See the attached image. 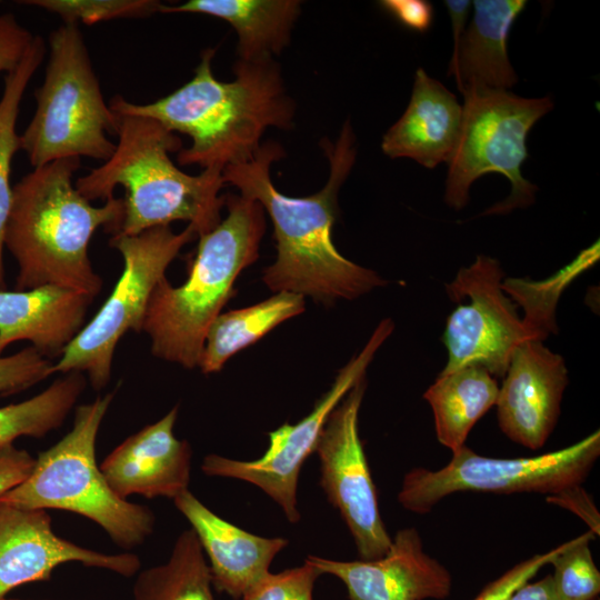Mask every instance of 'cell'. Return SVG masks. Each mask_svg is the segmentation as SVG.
Masks as SVG:
<instances>
[{"label":"cell","mask_w":600,"mask_h":600,"mask_svg":"<svg viewBox=\"0 0 600 600\" xmlns=\"http://www.w3.org/2000/svg\"><path fill=\"white\" fill-rule=\"evenodd\" d=\"M322 148L330 162V174L324 187L308 197H289L276 189L270 166L283 157V150L272 141L260 146L249 160L227 166L222 177L241 196L258 201L271 218L277 259L263 271L267 287L330 303L357 299L386 284V280L344 258L332 242L339 189L356 160L349 121L338 141L332 144L324 139Z\"/></svg>","instance_id":"1"},{"label":"cell","mask_w":600,"mask_h":600,"mask_svg":"<svg viewBox=\"0 0 600 600\" xmlns=\"http://www.w3.org/2000/svg\"><path fill=\"white\" fill-rule=\"evenodd\" d=\"M214 52L206 49L192 79L170 94L143 104L118 94L110 109L151 118L173 133L189 136L192 143L179 151L180 164L224 169L249 160L269 127L291 128L293 103L272 58L238 60L234 80L223 82L212 72Z\"/></svg>","instance_id":"2"},{"label":"cell","mask_w":600,"mask_h":600,"mask_svg":"<svg viewBox=\"0 0 600 600\" xmlns=\"http://www.w3.org/2000/svg\"><path fill=\"white\" fill-rule=\"evenodd\" d=\"M80 158H63L34 168L12 188L4 246L16 259V290L58 286L91 298L103 281L88 256L93 233L103 227L117 234L124 200L114 196L94 207L74 187Z\"/></svg>","instance_id":"3"},{"label":"cell","mask_w":600,"mask_h":600,"mask_svg":"<svg viewBox=\"0 0 600 600\" xmlns=\"http://www.w3.org/2000/svg\"><path fill=\"white\" fill-rule=\"evenodd\" d=\"M117 114L118 142L103 164L76 180L74 187L90 202L113 197L117 186L126 189L120 231L136 236L148 229L188 221L197 236L221 221L226 196L221 168L191 176L181 171L169 153L180 151L181 140L157 120Z\"/></svg>","instance_id":"4"},{"label":"cell","mask_w":600,"mask_h":600,"mask_svg":"<svg viewBox=\"0 0 600 600\" xmlns=\"http://www.w3.org/2000/svg\"><path fill=\"white\" fill-rule=\"evenodd\" d=\"M227 217L199 237L194 260L183 284L163 277L154 287L142 330L151 352L187 369L199 366L207 331L233 294L240 272L259 256L266 230L262 206L243 196H226Z\"/></svg>","instance_id":"5"},{"label":"cell","mask_w":600,"mask_h":600,"mask_svg":"<svg viewBox=\"0 0 600 600\" xmlns=\"http://www.w3.org/2000/svg\"><path fill=\"white\" fill-rule=\"evenodd\" d=\"M113 397L109 392L77 407L71 430L39 453L29 477L1 496L0 501L80 514L100 526L123 549L144 542L153 531L152 511L119 498L96 459L98 431Z\"/></svg>","instance_id":"6"},{"label":"cell","mask_w":600,"mask_h":600,"mask_svg":"<svg viewBox=\"0 0 600 600\" xmlns=\"http://www.w3.org/2000/svg\"><path fill=\"white\" fill-rule=\"evenodd\" d=\"M36 112L19 136V149L33 168L63 158L107 161L116 149L117 114L106 103L78 26L49 36L44 80L36 89Z\"/></svg>","instance_id":"7"},{"label":"cell","mask_w":600,"mask_h":600,"mask_svg":"<svg viewBox=\"0 0 600 600\" xmlns=\"http://www.w3.org/2000/svg\"><path fill=\"white\" fill-rule=\"evenodd\" d=\"M462 122L448 161L444 201L456 210L469 201L471 184L483 174L501 173L510 194L484 214H506L534 202L537 187L522 177L528 158L527 136L553 108L550 97L523 98L510 91L486 90L463 94Z\"/></svg>","instance_id":"8"},{"label":"cell","mask_w":600,"mask_h":600,"mask_svg":"<svg viewBox=\"0 0 600 600\" xmlns=\"http://www.w3.org/2000/svg\"><path fill=\"white\" fill-rule=\"evenodd\" d=\"M196 237L189 224L179 233L159 226L136 236L113 234L109 244L123 258L121 277L96 316L53 363L52 373H87L94 390L103 389L111 377L119 340L128 330H142L154 287L182 247Z\"/></svg>","instance_id":"9"},{"label":"cell","mask_w":600,"mask_h":600,"mask_svg":"<svg viewBox=\"0 0 600 600\" xmlns=\"http://www.w3.org/2000/svg\"><path fill=\"white\" fill-rule=\"evenodd\" d=\"M599 456V430L563 449L528 458L483 457L464 444L441 469L408 471L398 501L411 512L426 514L457 492L556 494L582 484Z\"/></svg>","instance_id":"10"},{"label":"cell","mask_w":600,"mask_h":600,"mask_svg":"<svg viewBox=\"0 0 600 600\" xmlns=\"http://www.w3.org/2000/svg\"><path fill=\"white\" fill-rule=\"evenodd\" d=\"M502 278L499 261L479 254L446 284L452 301L470 298V303L458 306L447 319L443 342L448 362L440 373L477 364L492 377L503 378L511 354L521 342L542 341L503 294Z\"/></svg>","instance_id":"11"},{"label":"cell","mask_w":600,"mask_h":600,"mask_svg":"<svg viewBox=\"0 0 600 600\" xmlns=\"http://www.w3.org/2000/svg\"><path fill=\"white\" fill-rule=\"evenodd\" d=\"M392 329L390 319L382 320L364 348L340 369L309 414L294 424L284 423L269 432V447L259 459L241 461L211 453L204 457L201 470L208 476L239 479L260 488L278 503L290 522H298L297 488L302 466L314 452L329 414L364 378L368 366Z\"/></svg>","instance_id":"12"},{"label":"cell","mask_w":600,"mask_h":600,"mask_svg":"<svg viewBox=\"0 0 600 600\" xmlns=\"http://www.w3.org/2000/svg\"><path fill=\"white\" fill-rule=\"evenodd\" d=\"M366 379L359 380L329 414L314 452L329 502L339 510L361 560L383 557L392 542L380 514L376 486L359 437Z\"/></svg>","instance_id":"13"},{"label":"cell","mask_w":600,"mask_h":600,"mask_svg":"<svg viewBox=\"0 0 600 600\" xmlns=\"http://www.w3.org/2000/svg\"><path fill=\"white\" fill-rule=\"evenodd\" d=\"M66 562L134 576L141 566L137 554H109L83 548L57 536L47 510L27 509L0 501V599L12 589L46 581Z\"/></svg>","instance_id":"14"},{"label":"cell","mask_w":600,"mask_h":600,"mask_svg":"<svg viewBox=\"0 0 600 600\" xmlns=\"http://www.w3.org/2000/svg\"><path fill=\"white\" fill-rule=\"evenodd\" d=\"M503 378L496 402L501 431L518 444L540 449L557 424L569 382L563 358L541 340H526L513 350Z\"/></svg>","instance_id":"15"},{"label":"cell","mask_w":600,"mask_h":600,"mask_svg":"<svg viewBox=\"0 0 600 600\" xmlns=\"http://www.w3.org/2000/svg\"><path fill=\"white\" fill-rule=\"evenodd\" d=\"M322 574L340 579L349 600H443L452 589L449 570L423 550L416 528L396 532L388 552L374 560L306 559Z\"/></svg>","instance_id":"16"},{"label":"cell","mask_w":600,"mask_h":600,"mask_svg":"<svg viewBox=\"0 0 600 600\" xmlns=\"http://www.w3.org/2000/svg\"><path fill=\"white\" fill-rule=\"evenodd\" d=\"M178 407L116 447L99 466L121 499L132 494L174 499L190 482L192 450L173 433Z\"/></svg>","instance_id":"17"},{"label":"cell","mask_w":600,"mask_h":600,"mask_svg":"<svg viewBox=\"0 0 600 600\" xmlns=\"http://www.w3.org/2000/svg\"><path fill=\"white\" fill-rule=\"evenodd\" d=\"M173 502L190 522L209 559L212 586L233 599H241L268 573L274 557L288 546L287 539L260 537L226 521L189 490Z\"/></svg>","instance_id":"18"},{"label":"cell","mask_w":600,"mask_h":600,"mask_svg":"<svg viewBox=\"0 0 600 600\" xmlns=\"http://www.w3.org/2000/svg\"><path fill=\"white\" fill-rule=\"evenodd\" d=\"M93 300L58 286L0 290V356L10 344L29 341L46 358H60L84 327Z\"/></svg>","instance_id":"19"},{"label":"cell","mask_w":600,"mask_h":600,"mask_svg":"<svg viewBox=\"0 0 600 600\" xmlns=\"http://www.w3.org/2000/svg\"><path fill=\"white\" fill-rule=\"evenodd\" d=\"M462 122V104L440 81L419 68L410 102L381 142L390 158H410L432 169L449 161Z\"/></svg>","instance_id":"20"},{"label":"cell","mask_w":600,"mask_h":600,"mask_svg":"<svg viewBox=\"0 0 600 600\" xmlns=\"http://www.w3.org/2000/svg\"><path fill=\"white\" fill-rule=\"evenodd\" d=\"M474 12L457 52L451 57L448 76H453L462 94L508 91L518 77L508 57V38L523 0H476Z\"/></svg>","instance_id":"21"},{"label":"cell","mask_w":600,"mask_h":600,"mask_svg":"<svg viewBox=\"0 0 600 600\" xmlns=\"http://www.w3.org/2000/svg\"><path fill=\"white\" fill-rule=\"evenodd\" d=\"M159 13H201L229 22L238 34L241 61L272 58L289 43L300 13L296 0H189L178 6L162 4Z\"/></svg>","instance_id":"22"},{"label":"cell","mask_w":600,"mask_h":600,"mask_svg":"<svg viewBox=\"0 0 600 600\" xmlns=\"http://www.w3.org/2000/svg\"><path fill=\"white\" fill-rule=\"evenodd\" d=\"M498 392L494 377L477 364L439 373L423 394L438 441L451 452L463 447L477 421L496 406Z\"/></svg>","instance_id":"23"},{"label":"cell","mask_w":600,"mask_h":600,"mask_svg":"<svg viewBox=\"0 0 600 600\" xmlns=\"http://www.w3.org/2000/svg\"><path fill=\"white\" fill-rule=\"evenodd\" d=\"M304 297L293 292H277L251 307L220 313L210 324L199 368L203 373L222 369L234 353L257 342L281 322L304 310Z\"/></svg>","instance_id":"24"},{"label":"cell","mask_w":600,"mask_h":600,"mask_svg":"<svg viewBox=\"0 0 600 600\" xmlns=\"http://www.w3.org/2000/svg\"><path fill=\"white\" fill-rule=\"evenodd\" d=\"M133 600H216L209 564L192 529L179 534L166 563L138 574Z\"/></svg>","instance_id":"25"},{"label":"cell","mask_w":600,"mask_h":600,"mask_svg":"<svg viewBox=\"0 0 600 600\" xmlns=\"http://www.w3.org/2000/svg\"><path fill=\"white\" fill-rule=\"evenodd\" d=\"M44 54L43 39L34 36L18 64L6 73L0 99V290H6L7 287L3 239L12 202L11 162L14 152L19 150V136L16 132L19 107L27 86L41 64Z\"/></svg>","instance_id":"26"},{"label":"cell","mask_w":600,"mask_h":600,"mask_svg":"<svg viewBox=\"0 0 600 600\" xmlns=\"http://www.w3.org/2000/svg\"><path fill=\"white\" fill-rule=\"evenodd\" d=\"M86 388L81 372H69L37 396L0 408V447L19 437L42 438L61 427Z\"/></svg>","instance_id":"27"},{"label":"cell","mask_w":600,"mask_h":600,"mask_svg":"<svg viewBox=\"0 0 600 600\" xmlns=\"http://www.w3.org/2000/svg\"><path fill=\"white\" fill-rule=\"evenodd\" d=\"M596 536L588 531L564 542L563 549L550 561L558 600L598 599L600 572L590 550V542Z\"/></svg>","instance_id":"28"},{"label":"cell","mask_w":600,"mask_h":600,"mask_svg":"<svg viewBox=\"0 0 600 600\" xmlns=\"http://www.w3.org/2000/svg\"><path fill=\"white\" fill-rule=\"evenodd\" d=\"M20 3L37 6L61 18L63 24H94L123 18H146L159 12L154 0H28Z\"/></svg>","instance_id":"29"},{"label":"cell","mask_w":600,"mask_h":600,"mask_svg":"<svg viewBox=\"0 0 600 600\" xmlns=\"http://www.w3.org/2000/svg\"><path fill=\"white\" fill-rule=\"evenodd\" d=\"M322 573L304 560L300 567L266 573L242 596V600H313V587Z\"/></svg>","instance_id":"30"},{"label":"cell","mask_w":600,"mask_h":600,"mask_svg":"<svg viewBox=\"0 0 600 600\" xmlns=\"http://www.w3.org/2000/svg\"><path fill=\"white\" fill-rule=\"evenodd\" d=\"M53 362L32 346L0 356V397L24 391L52 374Z\"/></svg>","instance_id":"31"},{"label":"cell","mask_w":600,"mask_h":600,"mask_svg":"<svg viewBox=\"0 0 600 600\" xmlns=\"http://www.w3.org/2000/svg\"><path fill=\"white\" fill-rule=\"evenodd\" d=\"M564 543L544 553L522 560L488 583L473 600H509L512 592L533 578L539 570L563 549Z\"/></svg>","instance_id":"32"},{"label":"cell","mask_w":600,"mask_h":600,"mask_svg":"<svg viewBox=\"0 0 600 600\" xmlns=\"http://www.w3.org/2000/svg\"><path fill=\"white\" fill-rule=\"evenodd\" d=\"M33 37L12 14H0V72L18 64Z\"/></svg>","instance_id":"33"},{"label":"cell","mask_w":600,"mask_h":600,"mask_svg":"<svg viewBox=\"0 0 600 600\" xmlns=\"http://www.w3.org/2000/svg\"><path fill=\"white\" fill-rule=\"evenodd\" d=\"M34 463L36 458L13 443L0 447V497L22 483L31 473Z\"/></svg>","instance_id":"34"},{"label":"cell","mask_w":600,"mask_h":600,"mask_svg":"<svg viewBox=\"0 0 600 600\" xmlns=\"http://www.w3.org/2000/svg\"><path fill=\"white\" fill-rule=\"evenodd\" d=\"M547 501L578 516L594 536L600 534V513L592 498L581 484L567 488L547 497Z\"/></svg>","instance_id":"35"},{"label":"cell","mask_w":600,"mask_h":600,"mask_svg":"<svg viewBox=\"0 0 600 600\" xmlns=\"http://www.w3.org/2000/svg\"><path fill=\"white\" fill-rule=\"evenodd\" d=\"M380 6L406 28L426 32L433 21V8L424 0H383Z\"/></svg>","instance_id":"36"},{"label":"cell","mask_w":600,"mask_h":600,"mask_svg":"<svg viewBox=\"0 0 600 600\" xmlns=\"http://www.w3.org/2000/svg\"><path fill=\"white\" fill-rule=\"evenodd\" d=\"M509 600H558L551 574L536 582H526L516 589Z\"/></svg>","instance_id":"37"},{"label":"cell","mask_w":600,"mask_h":600,"mask_svg":"<svg viewBox=\"0 0 600 600\" xmlns=\"http://www.w3.org/2000/svg\"><path fill=\"white\" fill-rule=\"evenodd\" d=\"M0 600H9V599H4V598H3V599H0Z\"/></svg>","instance_id":"38"},{"label":"cell","mask_w":600,"mask_h":600,"mask_svg":"<svg viewBox=\"0 0 600 600\" xmlns=\"http://www.w3.org/2000/svg\"><path fill=\"white\" fill-rule=\"evenodd\" d=\"M596 600H599V599H596Z\"/></svg>","instance_id":"39"}]
</instances>
